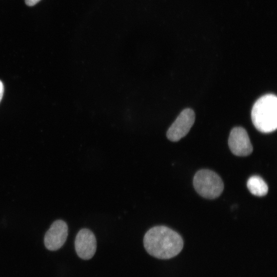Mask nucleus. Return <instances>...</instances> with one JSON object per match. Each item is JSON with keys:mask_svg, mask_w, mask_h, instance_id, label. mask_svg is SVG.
I'll use <instances>...</instances> for the list:
<instances>
[{"mask_svg": "<svg viewBox=\"0 0 277 277\" xmlns=\"http://www.w3.org/2000/svg\"><path fill=\"white\" fill-rule=\"evenodd\" d=\"M4 90V88L3 84L2 82V81H0V102L2 100V97L3 95Z\"/></svg>", "mask_w": 277, "mask_h": 277, "instance_id": "nucleus-10", "label": "nucleus"}, {"mask_svg": "<svg viewBox=\"0 0 277 277\" xmlns=\"http://www.w3.org/2000/svg\"><path fill=\"white\" fill-rule=\"evenodd\" d=\"M68 226L61 220L54 221L46 232L44 236V244L49 250H57L62 247L68 236Z\"/></svg>", "mask_w": 277, "mask_h": 277, "instance_id": "nucleus-6", "label": "nucleus"}, {"mask_svg": "<svg viewBox=\"0 0 277 277\" xmlns=\"http://www.w3.org/2000/svg\"><path fill=\"white\" fill-rule=\"evenodd\" d=\"M41 0H25L26 4L28 6H33Z\"/></svg>", "mask_w": 277, "mask_h": 277, "instance_id": "nucleus-9", "label": "nucleus"}, {"mask_svg": "<svg viewBox=\"0 0 277 277\" xmlns=\"http://www.w3.org/2000/svg\"><path fill=\"white\" fill-rule=\"evenodd\" d=\"M143 243L147 252L160 259H169L177 255L183 247L181 236L164 226H156L145 233Z\"/></svg>", "mask_w": 277, "mask_h": 277, "instance_id": "nucleus-1", "label": "nucleus"}, {"mask_svg": "<svg viewBox=\"0 0 277 277\" xmlns=\"http://www.w3.org/2000/svg\"><path fill=\"white\" fill-rule=\"evenodd\" d=\"M75 249L78 256L83 260H89L95 253L96 240L93 233L83 228L77 233L75 239Z\"/></svg>", "mask_w": 277, "mask_h": 277, "instance_id": "nucleus-7", "label": "nucleus"}, {"mask_svg": "<svg viewBox=\"0 0 277 277\" xmlns=\"http://www.w3.org/2000/svg\"><path fill=\"white\" fill-rule=\"evenodd\" d=\"M194 121L195 114L192 109L183 110L167 130V138L172 142L179 141L188 133Z\"/></svg>", "mask_w": 277, "mask_h": 277, "instance_id": "nucleus-4", "label": "nucleus"}, {"mask_svg": "<svg viewBox=\"0 0 277 277\" xmlns=\"http://www.w3.org/2000/svg\"><path fill=\"white\" fill-rule=\"evenodd\" d=\"M253 125L259 131L268 133L277 128V97L267 94L260 97L254 104L251 110Z\"/></svg>", "mask_w": 277, "mask_h": 277, "instance_id": "nucleus-2", "label": "nucleus"}, {"mask_svg": "<svg viewBox=\"0 0 277 277\" xmlns=\"http://www.w3.org/2000/svg\"><path fill=\"white\" fill-rule=\"evenodd\" d=\"M228 145L232 153L237 156H247L253 151L247 132L241 127H234L231 130Z\"/></svg>", "mask_w": 277, "mask_h": 277, "instance_id": "nucleus-5", "label": "nucleus"}, {"mask_svg": "<svg viewBox=\"0 0 277 277\" xmlns=\"http://www.w3.org/2000/svg\"><path fill=\"white\" fill-rule=\"evenodd\" d=\"M247 186L252 194L258 196L265 195L268 191V187L266 182L262 177L257 175L249 177L247 183Z\"/></svg>", "mask_w": 277, "mask_h": 277, "instance_id": "nucleus-8", "label": "nucleus"}, {"mask_svg": "<svg viewBox=\"0 0 277 277\" xmlns=\"http://www.w3.org/2000/svg\"><path fill=\"white\" fill-rule=\"evenodd\" d=\"M193 186L202 196L213 199L219 196L223 191L224 184L215 172L207 169L197 171L193 178Z\"/></svg>", "mask_w": 277, "mask_h": 277, "instance_id": "nucleus-3", "label": "nucleus"}]
</instances>
